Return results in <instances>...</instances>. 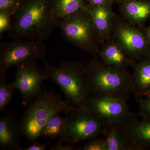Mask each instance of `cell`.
Here are the masks:
<instances>
[{"mask_svg": "<svg viewBox=\"0 0 150 150\" xmlns=\"http://www.w3.org/2000/svg\"><path fill=\"white\" fill-rule=\"evenodd\" d=\"M122 124L134 150H150V120H139L136 117Z\"/></svg>", "mask_w": 150, "mask_h": 150, "instance_id": "obj_14", "label": "cell"}, {"mask_svg": "<svg viewBox=\"0 0 150 150\" xmlns=\"http://www.w3.org/2000/svg\"><path fill=\"white\" fill-rule=\"evenodd\" d=\"M46 48L44 41L32 39L12 40L0 46V73L23 63L46 60Z\"/></svg>", "mask_w": 150, "mask_h": 150, "instance_id": "obj_7", "label": "cell"}, {"mask_svg": "<svg viewBox=\"0 0 150 150\" xmlns=\"http://www.w3.org/2000/svg\"><path fill=\"white\" fill-rule=\"evenodd\" d=\"M94 57L86 66L87 87L90 95L127 98L132 93V74L126 69L105 64Z\"/></svg>", "mask_w": 150, "mask_h": 150, "instance_id": "obj_2", "label": "cell"}, {"mask_svg": "<svg viewBox=\"0 0 150 150\" xmlns=\"http://www.w3.org/2000/svg\"><path fill=\"white\" fill-rule=\"evenodd\" d=\"M66 122V118L60 113L54 115L41 129L40 138L50 139H62L65 134Z\"/></svg>", "mask_w": 150, "mask_h": 150, "instance_id": "obj_19", "label": "cell"}, {"mask_svg": "<svg viewBox=\"0 0 150 150\" xmlns=\"http://www.w3.org/2000/svg\"><path fill=\"white\" fill-rule=\"evenodd\" d=\"M69 103L56 93L44 89L28 104L20 120L23 136L33 142L40 138V131L51 118L65 111Z\"/></svg>", "mask_w": 150, "mask_h": 150, "instance_id": "obj_3", "label": "cell"}, {"mask_svg": "<svg viewBox=\"0 0 150 150\" xmlns=\"http://www.w3.org/2000/svg\"><path fill=\"white\" fill-rule=\"evenodd\" d=\"M122 123L106 124L105 127L103 136L106 142L107 150H134V145Z\"/></svg>", "mask_w": 150, "mask_h": 150, "instance_id": "obj_17", "label": "cell"}, {"mask_svg": "<svg viewBox=\"0 0 150 150\" xmlns=\"http://www.w3.org/2000/svg\"><path fill=\"white\" fill-rule=\"evenodd\" d=\"M49 143H47L44 144H41L37 141L33 142L32 144L27 148L23 149L21 148V150H45Z\"/></svg>", "mask_w": 150, "mask_h": 150, "instance_id": "obj_27", "label": "cell"}, {"mask_svg": "<svg viewBox=\"0 0 150 150\" xmlns=\"http://www.w3.org/2000/svg\"><path fill=\"white\" fill-rule=\"evenodd\" d=\"M6 82V74L0 73V112L11 102L14 94V89Z\"/></svg>", "mask_w": 150, "mask_h": 150, "instance_id": "obj_20", "label": "cell"}, {"mask_svg": "<svg viewBox=\"0 0 150 150\" xmlns=\"http://www.w3.org/2000/svg\"><path fill=\"white\" fill-rule=\"evenodd\" d=\"M132 67V94L138 100L150 94V56L137 61Z\"/></svg>", "mask_w": 150, "mask_h": 150, "instance_id": "obj_15", "label": "cell"}, {"mask_svg": "<svg viewBox=\"0 0 150 150\" xmlns=\"http://www.w3.org/2000/svg\"><path fill=\"white\" fill-rule=\"evenodd\" d=\"M21 0H0V13L13 16L18 7Z\"/></svg>", "mask_w": 150, "mask_h": 150, "instance_id": "obj_23", "label": "cell"}, {"mask_svg": "<svg viewBox=\"0 0 150 150\" xmlns=\"http://www.w3.org/2000/svg\"><path fill=\"white\" fill-rule=\"evenodd\" d=\"M44 63L46 79L57 84L62 89L65 99L72 106L79 107L90 95L87 87L86 66L79 62H62L59 67Z\"/></svg>", "mask_w": 150, "mask_h": 150, "instance_id": "obj_4", "label": "cell"}, {"mask_svg": "<svg viewBox=\"0 0 150 150\" xmlns=\"http://www.w3.org/2000/svg\"><path fill=\"white\" fill-rule=\"evenodd\" d=\"M79 149L74 145L71 144L60 139L57 143L50 148L51 150H76Z\"/></svg>", "mask_w": 150, "mask_h": 150, "instance_id": "obj_25", "label": "cell"}, {"mask_svg": "<svg viewBox=\"0 0 150 150\" xmlns=\"http://www.w3.org/2000/svg\"><path fill=\"white\" fill-rule=\"evenodd\" d=\"M13 15L10 14L0 13V35L1 38L5 33L9 32L11 26Z\"/></svg>", "mask_w": 150, "mask_h": 150, "instance_id": "obj_24", "label": "cell"}, {"mask_svg": "<svg viewBox=\"0 0 150 150\" xmlns=\"http://www.w3.org/2000/svg\"><path fill=\"white\" fill-rule=\"evenodd\" d=\"M85 0H52L53 15L58 23L72 16L86 7Z\"/></svg>", "mask_w": 150, "mask_h": 150, "instance_id": "obj_18", "label": "cell"}, {"mask_svg": "<svg viewBox=\"0 0 150 150\" xmlns=\"http://www.w3.org/2000/svg\"><path fill=\"white\" fill-rule=\"evenodd\" d=\"M110 38L120 45L134 63L150 56V45L144 31L121 18L115 17Z\"/></svg>", "mask_w": 150, "mask_h": 150, "instance_id": "obj_9", "label": "cell"}, {"mask_svg": "<svg viewBox=\"0 0 150 150\" xmlns=\"http://www.w3.org/2000/svg\"><path fill=\"white\" fill-rule=\"evenodd\" d=\"M88 4L94 6L113 5L116 0H85Z\"/></svg>", "mask_w": 150, "mask_h": 150, "instance_id": "obj_26", "label": "cell"}, {"mask_svg": "<svg viewBox=\"0 0 150 150\" xmlns=\"http://www.w3.org/2000/svg\"><path fill=\"white\" fill-rule=\"evenodd\" d=\"M121 18L129 24L142 27L150 18V0H116Z\"/></svg>", "mask_w": 150, "mask_h": 150, "instance_id": "obj_13", "label": "cell"}, {"mask_svg": "<svg viewBox=\"0 0 150 150\" xmlns=\"http://www.w3.org/2000/svg\"><path fill=\"white\" fill-rule=\"evenodd\" d=\"M139 115L143 120H150V94L138 100Z\"/></svg>", "mask_w": 150, "mask_h": 150, "instance_id": "obj_21", "label": "cell"}, {"mask_svg": "<svg viewBox=\"0 0 150 150\" xmlns=\"http://www.w3.org/2000/svg\"><path fill=\"white\" fill-rule=\"evenodd\" d=\"M57 27L58 23L52 12V0H21L12 18L8 34L12 40L44 41Z\"/></svg>", "mask_w": 150, "mask_h": 150, "instance_id": "obj_1", "label": "cell"}, {"mask_svg": "<svg viewBox=\"0 0 150 150\" xmlns=\"http://www.w3.org/2000/svg\"><path fill=\"white\" fill-rule=\"evenodd\" d=\"M16 68L13 80L10 85L20 92L22 103L27 105L42 91L43 81L46 80L44 71L37 61L23 63Z\"/></svg>", "mask_w": 150, "mask_h": 150, "instance_id": "obj_10", "label": "cell"}, {"mask_svg": "<svg viewBox=\"0 0 150 150\" xmlns=\"http://www.w3.org/2000/svg\"><path fill=\"white\" fill-rule=\"evenodd\" d=\"M103 45L100 49L98 57L103 63L108 66L126 69L132 67L134 62L129 58L120 45L113 38L103 42Z\"/></svg>", "mask_w": 150, "mask_h": 150, "instance_id": "obj_16", "label": "cell"}, {"mask_svg": "<svg viewBox=\"0 0 150 150\" xmlns=\"http://www.w3.org/2000/svg\"><path fill=\"white\" fill-rule=\"evenodd\" d=\"M105 124L122 123L137 117L130 110L126 99L90 95L80 107Z\"/></svg>", "mask_w": 150, "mask_h": 150, "instance_id": "obj_8", "label": "cell"}, {"mask_svg": "<svg viewBox=\"0 0 150 150\" xmlns=\"http://www.w3.org/2000/svg\"><path fill=\"white\" fill-rule=\"evenodd\" d=\"M65 111L66 129L62 138L64 142L75 145L103 136L106 124L87 110L72 105Z\"/></svg>", "mask_w": 150, "mask_h": 150, "instance_id": "obj_6", "label": "cell"}, {"mask_svg": "<svg viewBox=\"0 0 150 150\" xmlns=\"http://www.w3.org/2000/svg\"><path fill=\"white\" fill-rule=\"evenodd\" d=\"M22 137L20 121L13 111H6L0 118V150H21Z\"/></svg>", "mask_w": 150, "mask_h": 150, "instance_id": "obj_12", "label": "cell"}, {"mask_svg": "<svg viewBox=\"0 0 150 150\" xmlns=\"http://www.w3.org/2000/svg\"><path fill=\"white\" fill-rule=\"evenodd\" d=\"M78 150H107V145L104 137H98L90 140L83 146L79 148Z\"/></svg>", "mask_w": 150, "mask_h": 150, "instance_id": "obj_22", "label": "cell"}, {"mask_svg": "<svg viewBox=\"0 0 150 150\" xmlns=\"http://www.w3.org/2000/svg\"><path fill=\"white\" fill-rule=\"evenodd\" d=\"M86 10L100 43L110 39L116 16L112 10V5L94 6L87 4Z\"/></svg>", "mask_w": 150, "mask_h": 150, "instance_id": "obj_11", "label": "cell"}, {"mask_svg": "<svg viewBox=\"0 0 150 150\" xmlns=\"http://www.w3.org/2000/svg\"><path fill=\"white\" fill-rule=\"evenodd\" d=\"M144 31L150 45V25L147 28H145Z\"/></svg>", "mask_w": 150, "mask_h": 150, "instance_id": "obj_28", "label": "cell"}, {"mask_svg": "<svg viewBox=\"0 0 150 150\" xmlns=\"http://www.w3.org/2000/svg\"><path fill=\"white\" fill-rule=\"evenodd\" d=\"M58 27L67 42L82 51L92 54L94 57H98L100 42L86 7L59 22Z\"/></svg>", "mask_w": 150, "mask_h": 150, "instance_id": "obj_5", "label": "cell"}]
</instances>
